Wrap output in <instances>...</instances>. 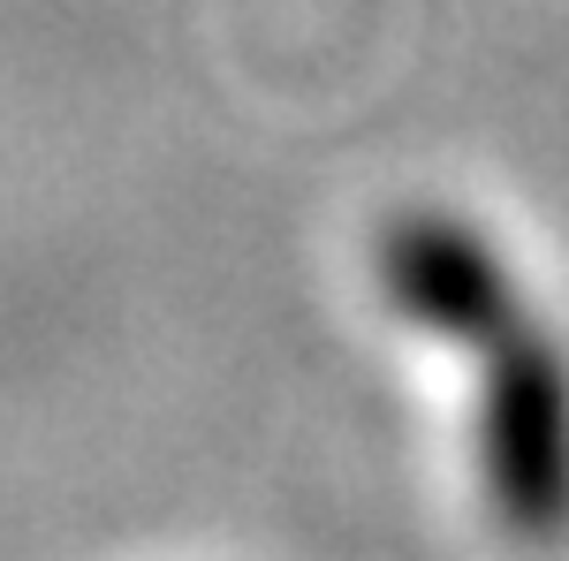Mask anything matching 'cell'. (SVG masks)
<instances>
[{
    "mask_svg": "<svg viewBox=\"0 0 569 561\" xmlns=\"http://www.w3.org/2000/svg\"><path fill=\"white\" fill-rule=\"evenodd\" d=\"M372 273H380V297H388L395 319L440 349L486 357L501 334L525 327V303H517L501 251L456 213H402L380 236Z\"/></svg>",
    "mask_w": 569,
    "mask_h": 561,
    "instance_id": "cell-2",
    "label": "cell"
},
{
    "mask_svg": "<svg viewBox=\"0 0 569 561\" xmlns=\"http://www.w3.org/2000/svg\"><path fill=\"white\" fill-rule=\"evenodd\" d=\"M479 471L509 531L525 539L569 531V357L531 327L486 349Z\"/></svg>",
    "mask_w": 569,
    "mask_h": 561,
    "instance_id": "cell-1",
    "label": "cell"
}]
</instances>
